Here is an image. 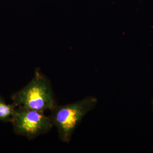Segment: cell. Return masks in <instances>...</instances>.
Returning a JSON list of instances; mask_svg holds the SVG:
<instances>
[{
    "label": "cell",
    "instance_id": "cell-1",
    "mask_svg": "<svg viewBox=\"0 0 153 153\" xmlns=\"http://www.w3.org/2000/svg\"><path fill=\"white\" fill-rule=\"evenodd\" d=\"M97 98L88 96L74 103L60 105L57 103L50 110L49 116L53 126L57 128L61 142L68 143L75 129L85 115L95 107Z\"/></svg>",
    "mask_w": 153,
    "mask_h": 153
},
{
    "label": "cell",
    "instance_id": "cell-2",
    "mask_svg": "<svg viewBox=\"0 0 153 153\" xmlns=\"http://www.w3.org/2000/svg\"><path fill=\"white\" fill-rule=\"evenodd\" d=\"M12 98L17 107L44 112L57 103L51 81L38 68L31 81L14 94Z\"/></svg>",
    "mask_w": 153,
    "mask_h": 153
},
{
    "label": "cell",
    "instance_id": "cell-3",
    "mask_svg": "<svg viewBox=\"0 0 153 153\" xmlns=\"http://www.w3.org/2000/svg\"><path fill=\"white\" fill-rule=\"evenodd\" d=\"M11 122L15 133L29 140L47 133L53 126L49 116L44 112L17 107Z\"/></svg>",
    "mask_w": 153,
    "mask_h": 153
},
{
    "label": "cell",
    "instance_id": "cell-4",
    "mask_svg": "<svg viewBox=\"0 0 153 153\" xmlns=\"http://www.w3.org/2000/svg\"><path fill=\"white\" fill-rule=\"evenodd\" d=\"M16 107V105L14 103L7 104L2 99L0 98V120L11 122Z\"/></svg>",
    "mask_w": 153,
    "mask_h": 153
}]
</instances>
